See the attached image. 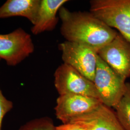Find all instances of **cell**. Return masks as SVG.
Wrapping results in <instances>:
<instances>
[{"label":"cell","mask_w":130,"mask_h":130,"mask_svg":"<svg viewBox=\"0 0 130 130\" xmlns=\"http://www.w3.org/2000/svg\"><path fill=\"white\" fill-rule=\"evenodd\" d=\"M13 107L12 102L5 97L0 88V130H2V122L4 117L12 109Z\"/></svg>","instance_id":"obj_14"},{"label":"cell","mask_w":130,"mask_h":130,"mask_svg":"<svg viewBox=\"0 0 130 130\" xmlns=\"http://www.w3.org/2000/svg\"><path fill=\"white\" fill-rule=\"evenodd\" d=\"M67 0H41V4L35 24L31 28L34 35L53 30L58 22L56 15Z\"/></svg>","instance_id":"obj_10"},{"label":"cell","mask_w":130,"mask_h":130,"mask_svg":"<svg viewBox=\"0 0 130 130\" xmlns=\"http://www.w3.org/2000/svg\"><path fill=\"white\" fill-rule=\"evenodd\" d=\"M125 80L98 56L93 83L103 104L110 108L116 106L125 93Z\"/></svg>","instance_id":"obj_3"},{"label":"cell","mask_w":130,"mask_h":130,"mask_svg":"<svg viewBox=\"0 0 130 130\" xmlns=\"http://www.w3.org/2000/svg\"><path fill=\"white\" fill-rule=\"evenodd\" d=\"M54 78L55 87L60 95L75 94L99 99L93 82L70 65L65 63L60 65L55 72Z\"/></svg>","instance_id":"obj_6"},{"label":"cell","mask_w":130,"mask_h":130,"mask_svg":"<svg viewBox=\"0 0 130 130\" xmlns=\"http://www.w3.org/2000/svg\"><path fill=\"white\" fill-rule=\"evenodd\" d=\"M117 117L125 130H130V84L126 83L125 93L114 108Z\"/></svg>","instance_id":"obj_12"},{"label":"cell","mask_w":130,"mask_h":130,"mask_svg":"<svg viewBox=\"0 0 130 130\" xmlns=\"http://www.w3.org/2000/svg\"><path fill=\"white\" fill-rule=\"evenodd\" d=\"M58 48L63 63L70 65L93 82L98 62V52L83 44L65 41Z\"/></svg>","instance_id":"obj_5"},{"label":"cell","mask_w":130,"mask_h":130,"mask_svg":"<svg viewBox=\"0 0 130 130\" xmlns=\"http://www.w3.org/2000/svg\"><path fill=\"white\" fill-rule=\"evenodd\" d=\"M56 127L50 118H42L28 122L19 130H56Z\"/></svg>","instance_id":"obj_13"},{"label":"cell","mask_w":130,"mask_h":130,"mask_svg":"<svg viewBox=\"0 0 130 130\" xmlns=\"http://www.w3.org/2000/svg\"><path fill=\"white\" fill-rule=\"evenodd\" d=\"M90 12L130 42V0H92Z\"/></svg>","instance_id":"obj_2"},{"label":"cell","mask_w":130,"mask_h":130,"mask_svg":"<svg viewBox=\"0 0 130 130\" xmlns=\"http://www.w3.org/2000/svg\"><path fill=\"white\" fill-rule=\"evenodd\" d=\"M56 130H85L75 123H68L56 126Z\"/></svg>","instance_id":"obj_15"},{"label":"cell","mask_w":130,"mask_h":130,"mask_svg":"<svg viewBox=\"0 0 130 130\" xmlns=\"http://www.w3.org/2000/svg\"><path fill=\"white\" fill-rule=\"evenodd\" d=\"M58 13L62 22L61 34L66 41L91 47L98 52L118 33L90 12H71L63 6Z\"/></svg>","instance_id":"obj_1"},{"label":"cell","mask_w":130,"mask_h":130,"mask_svg":"<svg viewBox=\"0 0 130 130\" xmlns=\"http://www.w3.org/2000/svg\"><path fill=\"white\" fill-rule=\"evenodd\" d=\"M34 49L31 35L22 28L0 34V58L9 66L19 64L32 54Z\"/></svg>","instance_id":"obj_4"},{"label":"cell","mask_w":130,"mask_h":130,"mask_svg":"<svg viewBox=\"0 0 130 130\" xmlns=\"http://www.w3.org/2000/svg\"><path fill=\"white\" fill-rule=\"evenodd\" d=\"M102 103L98 98L80 94L60 95L57 98L55 108L56 118L63 124L75 118L93 111Z\"/></svg>","instance_id":"obj_7"},{"label":"cell","mask_w":130,"mask_h":130,"mask_svg":"<svg viewBox=\"0 0 130 130\" xmlns=\"http://www.w3.org/2000/svg\"><path fill=\"white\" fill-rule=\"evenodd\" d=\"M98 55L117 73L126 79L130 78V42L120 33Z\"/></svg>","instance_id":"obj_8"},{"label":"cell","mask_w":130,"mask_h":130,"mask_svg":"<svg viewBox=\"0 0 130 130\" xmlns=\"http://www.w3.org/2000/svg\"><path fill=\"white\" fill-rule=\"evenodd\" d=\"M41 0H7L0 7V19L21 17L35 24Z\"/></svg>","instance_id":"obj_11"},{"label":"cell","mask_w":130,"mask_h":130,"mask_svg":"<svg viewBox=\"0 0 130 130\" xmlns=\"http://www.w3.org/2000/svg\"><path fill=\"white\" fill-rule=\"evenodd\" d=\"M1 60H2V59H1V58H0V61H1Z\"/></svg>","instance_id":"obj_16"},{"label":"cell","mask_w":130,"mask_h":130,"mask_svg":"<svg viewBox=\"0 0 130 130\" xmlns=\"http://www.w3.org/2000/svg\"><path fill=\"white\" fill-rule=\"evenodd\" d=\"M69 123L85 130H125L110 107L101 104L93 111L75 118Z\"/></svg>","instance_id":"obj_9"}]
</instances>
